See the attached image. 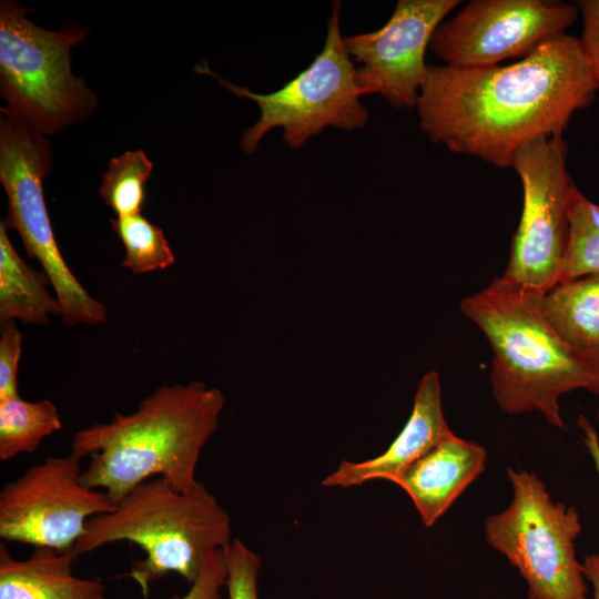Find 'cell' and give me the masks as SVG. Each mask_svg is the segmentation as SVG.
I'll use <instances>...</instances> for the list:
<instances>
[{
    "label": "cell",
    "instance_id": "cell-22",
    "mask_svg": "<svg viewBox=\"0 0 599 599\" xmlns=\"http://www.w3.org/2000/svg\"><path fill=\"white\" fill-rule=\"evenodd\" d=\"M227 567L225 588L229 599H258L261 557L238 538L224 549Z\"/></svg>",
    "mask_w": 599,
    "mask_h": 599
},
{
    "label": "cell",
    "instance_id": "cell-18",
    "mask_svg": "<svg viewBox=\"0 0 599 599\" xmlns=\"http://www.w3.org/2000/svg\"><path fill=\"white\" fill-rule=\"evenodd\" d=\"M62 427L58 407L49 399L28 402L20 396L0 399V459L33 453Z\"/></svg>",
    "mask_w": 599,
    "mask_h": 599
},
{
    "label": "cell",
    "instance_id": "cell-1",
    "mask_svg": "<svg viewBox=\"0 0 599 599\" xmlns=\"http://www.w3.org/2000/svg\"><path fill=\"white\" fill-rule=\"evenodd\" d=\"M596 93L579 38L565 33L508 65L428 64L416 108L434 143L511 167L526 144L562 135Z\"/></svg>",
    "mask_w": 599,
    "mask_h": 599
},
{
    "label": "cell",
    "instance_id": "cell-14",
    "mask_svg": "<svg viewBox=\"0 0 599 599\" xmlns=\"http://www.w3.org/2000/svg\"><path fill=\"white\" fill-rule=\"evenodd\" d=\"M486 449L455 434L417 459L395 483L432 527L485 469Z\"/></svg>",
    "mask_w": 599,
    "mask_h": 599
},
{
    "label": "cell",
    "instance_id": "cell-15",
    "mask_svg": "<svg viewBox=\"0 0 599 599\" xmlns=\"http://www.w3.org/2000/svg\"><path fill=\"white\" fill-rule=\"evenodd\" d=\"M77 557L72 550L38 547L17 559L0 540V599H105L100 580L72 573Z\"/></svg>",
    "mask_w": 599,
    "mask_h": 599
},
{
    "label": "cell",
    "instance_id": "cell-3",
    "mask_svg": "<svg viewBox=\"0 0 599 599\" xmlns=\"http://www.w3.org/2000/svg\"><path fill=\"white\" fill-rule=\"evenodd\" d=\"M459 309L489 343L493 394L504 412L537 410L550 425L565 428L561 395L575 389L599 395V366L557 332L547 316L544 294L497 276L463 298Z\"/></svg>",
    "mask_w": 599,
    "mask_h": 599
},
{
    "label": "cell",
    "instance_id": "cell-4",
    "mask_svg": "<svg viewBox=\"0 0 599 599\" xmlns=\"http://www.w3.org/2000/svg\"><path fill=\"white\" fill-rule=\"evenodd\" d=\"M116 541L133 542L144 552L130 577L146 595L152 582L170 572L191 585L209 558L231 544V518L201 481L180 491L154 477L135 486L112 511L92 517L72 551L80 556Z\"/></svg>",
    "mask_w": 599,
    "mask_h": 599
},
{
    "label": "cell",
    "instance_id": "cell-17",
    "mask_svg": "<svg viewBox=\"0 0 599 599\" xmlns=\"http://www.w3.org/2000/svg\"><path fill=\"white\" fill-rule=\"evenodd\" d=\"M545 309L561 337L599 366V275L558 284L545 295Z\"/></svg>",
    "mask_w": 599,
    "mask_h": 599
},
{
    "label": "cell",
    "instance_id": "cell-5",
    "mask_svg": "<svg viewBox=\"0 0 599 599\" xmlns=\"http://www.w3.org/2000/svg\"><path fill=\"white\" fill-rule=\"evenodd\" d=\"M16 1L0 6V93L7 109L42 134L85 120L97 106L95 94L71 71V48L82 42L84 28L45 30L31 22Z\"/></svg>",
    "mask_w": 599,
    "mask_h": 599
},
{
    "label": "cell",
    "instance_id": "cell-8",
    "mask_svg": "<svg viewBox=\"0 0 599 599\" xmlns=\"http://www.w3.org/2000/svg\"><path fill=\"white\" fill-rule=\"evenodd\" d=\"M339 9L341 2L336 1L322 51L305 70L274 92L256 93L220 78L207 67H196L199 73L213 75L234 95L258 105L261 116L244 131L241 142L247 153L254 152L262 138L275 128L284 130L283 140L288 146L300 149L326 126L353 131L366 125L369 114L359 102L356 69L339 33Z\"/></svg>",
    "mask_w": 599,
    "mask_h": 599
},
{
    "label": "cell",
    "instance_id": "cell-9",
    "mask_svg": "<svg viewBox=\"0 0 599 599\" xmlns=\"http://www.w3.org/2000/svg\"><path fill=\"white\" fill-rule=\"evenodd\" d=\"M562 135L522 146L511 167L522 186V211L501 277L520 288L548 294L560 282L569 238V206L576 185L567 170Z\"/></svg>",
    "mask_w": 599,
    "mask_h": 599
},
{
    "label": "cell",
    "instance_id": "cell-25",
    "mask_svg": "<svg viewBox=\"0 0 599 599\" xmlns=\"http://www.w3.org/2000/svg\"><path fill=\"white\" fill-rule=\"evenodd\" d=\"M575 3L582 18L579 41L588 60L596 91L599 92V0H580Z\"/></svg>",
    "mask_w": 599,
    "mask_h": 599
},
{
    "label": "cell",
    "instance_id": "cell-7",
    "mask_svg": "<svg viewBox=\"0 0 599 599\" xmlns=\"http://www.w3.org/2000/svg\"><path fill=\"white\" fill-rule=\"evenodd\" d=\"M512 500L486 520V539L528 585V599H588L582 565L575 555L581 531L575 507L554 502L545 484L526 470H507Z\"/></svg>",
    "mask_w": 599,
    "mask_h": 599
},
{
    "label": "cell",
    "instance_id": "cell-16",
    "mask_svg": "<svg viewBox=\"0 0 599 599\" xmlns=\"http://www.w3.org/2000/svg\"><path fill=\"white\" fill-rule=\"evenodd\" d=\"M52 315L62 317L58 298L48 292L42 274L20 257L8 236V226L1 221L0 322L19 319L45 325Z\"/></svg>",
    "mask_w": 599,
    "mask_h": 599
},
{
    "label": "cell",
    "instance_id": "cell-23",
    "mask_svg": "<svg viewBox=\"0 0 599 599\" xmlns=\"http://www.w3.org/2000/svg\"><path fill=\"white\" fill-rule=\"evenodd\" d=\"M0 334V399H4L19 396L18 369L23 336L14 321L1 323Z\"/></svg>",
    "mask_w": 599,
    "mask_h": 599
},
{
    "label": "cell",
    "instance_id": "cell-11",
    "mask_svg": "<svg viewBox=\"0 0 599 599\" xmlns=\"http://www.w3.org/2000/svg\"><path fill=\"white\" fill-rule=\"evenodd\" d=\"M578 14L561 1L473 0L437 28L429 49L448 65H498L565 34Z\"/></svg>",
    "mask_w": 599,
    "mask_h": 599
},
{
    "label": "cell",
    "instance_id": "cell-12",
    "mask_svg": "<svg viewBox=\"0 0 599 599\" xmlns=\"http://www.w3.org/2000/svg\"><path fill=\"white\" fill-rule=\"evenodd\" d=\"M459 0H399L378 30L348 35L343 43L362 64L356 84L364 94H380L395 108L417 104L427 65L425 52L444 18Z\"/></svg>",
    "mask_w": 599,
    "mask_h": 599
},
{
    "label": "cell",
    "instance_id": "cell-27",
    "mask_svg": "<svg viewBox=\"0 0 599 599\" xmlns=\"http://www.w3.org/2000/svg\"><path fill=\"white\" fill-rule=\"evenodd\" d=\"M583 576L593 587V599H599V554L585 558Z\"/></svg>",
    "mask_w": 599,
    "mask_h": 599
},
{
    "label": "cell",
    "instance_id": "cell-6",
    "mask_svg": "<svg viewBox=\"0 0 599 599\" xmlns=\"http://www.w3.org/2000/svg\"><path fill=\"white\" fill-rule=\"evenodd\" d=\"M1 113L0 182L8 197L3 222L19 233L28 255L40 262L61 305L64 324H103L108 317L105 306L80 284L54 238L42 187L51 169L50 143L7 108Z\"/></svg>",
    "mask_w": 599,
    "mask_h": 599
},
{
    "label": "cell",
    "instance_id": "cell-26",
    "mask_svg": "<svg viewBox=\"0 0 599 599\" xmlns=\"http://www.w3.org/2000/svg\"><path fill=\"white\" fill-rule=\"evenodd\" d=\"M577 424L579 428L581 429L582 440L587 449L589 450L595 461L596 468L599 473V437H598L597 430L591 424V422L583 415H580L578 417Z\"/></svg>",
    "mask_w": 599,
    "mask_h": 599
},
{
    "label": "cell",
    "instance_id": "cell-20",
    "mask_svg": "<svg viewBox=\"0 0 599 599\" xmlns=\"http://www.w3.org/2000/svg\"><path fill=\"white\" fill-rule=\"evenodd\" d=\"M113 231L124 245L121 265L142 274L166 268L175 256L162 229L139 214L110 219Z\"/></svg>",
    "mask_w": 599,
    "mask_h": 599
},
{
    "label": "cell",
    "instance_id": "cell-13",
    "mask_svg": "<svg viewBox=\"0 0 599 599\" xmlns=\"http://www.w3.org/2000/svg\"><path fill=\"white\" fill-rule=\"evenodd\" d=\"M453 434L443 412L439 376L429 370L418 384L407 423L389 447L370 459L342 460L322 485L349 488L375 479L395 484L417 459Z\"/></svg>",
    "mask_w": 599,
    "mask_h": 599
},
{
    "label": "cell",
    "instance_id": "cell-2",
    "mask_svg": "<svg viewBox=\"0 0 599 599\" xmlns=\"http://www.w3.org/2000/svg\"><path fill=\"white\" fill-rule=\"evenodd\" d=\"M225 397L197 380L163 385L135 412L116 413L111 422L78 430L71 453L90 457L81 481L102 488L116 505L139 484L154 477L166 479L176 490L194 487L202 449L219 427Z\"/></svg>",
    "mask_w": 599,
    "mask_h": 599
},
{
    "label": "cell",
    "instance_id": "cell-21",
    "mask_svg": "<svg viewBox=\"0 0 599 599\" xmlns=\"http://www.w3.org/2000/svg\"><path fill=\"white\" fill-rule=\"evenodd\" d=\"M152 169V162L142 150L126 151L109 161L99 191L116 216L141 213Z\"/></svg>",
    "mask_w": 599,
    "mask_h": 599
},
{
    "label": "cell",
    "instance_id": "cell-19",
    "mask_svg": "<svg viewBox=\"0 0 599 599\" xmlns=\"http://www.w3.org/2000/svg\"><path fill=\"white\" fill-rule=\"evenodd\" d=\"M599 275V205L577 187L569 206V238L560 283Z\"/></svg>",
    "mask_w": 599,
    "mask_h": 599
},
{
    "label": "cell",
    "instance_id": "cell-10",
    "mask_svg": "<svg viewBox=\"0 0 599 599\" xmlns=\"http://www.w3.org/2000/svg\"><path fill=\"white\" fill-rule=\"evenodd\" d=\"M81 459L47 457L0 491V537L34 548L72 550L87 522L116 505L81 481Z\"/></svg>",
    "mask_w": 599,
    "mask_h": 599
},
{
    "label": "cell",
    "instance_id": "cell-24",
    "mask_svg": "<svg viewBox=\"0 0 599 599\" xmlns=\"http://www.w3.org/2000/svg\"><path fill=\"white\" fill-rule=\"evenodd\" d=\"M227 567L224 549L215 551L202 568L189 591L174 599H223Z\"/></svg>",
    "mask_w": 599,
    "mask_h": 599
},
{
    "label": "cell",
    "instance_id": "cell-28",
    "mask_svg": "<svg viewBox=\"0 0 599 599\" xmlns=\"http://www.w3.org/2000/svg\"><path fill=\"white\" fill-rule=\"evenodd\" d=\"M598 420H599V414H598Z\"/></svg>",
    "mask_w": 599,
    "mask_h": 599
}]
</instances>
